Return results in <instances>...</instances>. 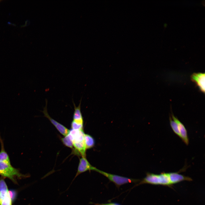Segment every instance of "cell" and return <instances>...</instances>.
Listing matches in <instances>:
<instances>
[{"label":"cell","mask_w":205,"mask_h":205,"mask_svg":"<svg viewBox=\"0 0 205 205\" xmlns=\"http://www.w3.org/2000/svg\"><path fill=\"white\" fill-rule=\"evenodd\" d=\"M96 167L91 165L86 159V157H82L79 159L77 171L74 179L79 174L88 170L94 171Z\"/></svg>","instance_id":"obj_7"},{"label":"cell","mask_w":205,"mask_h":205,"mask_svg":"<svg viewBox=\"0 0 205 205\" xmlns=\"http://www.w3.org/2000/svg\"><path fill=\"white\" fill-rule=\"evenodd\" d=\"M173 120L177 124L180 132L181 137L183 141L186 145L189 144V139L187 135V131L184 125L173 114H172Z\"/></svg>","instance_id":"obj_9"},{"label":"cell","mask_w":205,"mask_h":205,"mask_svg":"<svg viewBox=\"0 0 205 205\" xmlns=\"http://www.w3.org/2000/svg\"><path fill=\"white\" fill-rule=\"evenodd\" d=\"M71 126V129L75 130H81L83 129V124L77 123L72 120Z\"/></svg>","instance_id":"obj_15"},{"label":"cell","mask_w":205,"mask_h":205,"mask_svg":"<svg viewBox=\"0 0 205 205\" xmlns=\"http://www.w3.org/2000/svg\"><path fill=\"white\" fill-rule=\"evenodd\" d=\"M47 101H46V105L42 111L45 117L48 119L51 123L55 127L57 130L63 135L65 136L69 133V130L63 125L52 118L49 115L47 110Z\"/></svg>","instance_id":"obj_6"},{"label":"cell","mask_w":205,"mask_h":205,"mask_svg":"<svg viewBox=\"0 0 205 205\" xmlns=\"http://www.w3.org/2000/svg\"><path fill=\"white\" fill-rule=\"evenodd\" d=\"M192 81L196 85L200 91L204 93L205 89V75L204 73H194L191 76Z\"/></svg>","instance_id":"obj_8"},{"label":"cell","mask_w":205,"mask_h":205,"mask_svg":"<svg viewBox=\"0 0 205 205\" xmlns=\"http://www.w3.org/2000/svg\"><path fill=\"white\" fill-rule=\"evenodd\" d=\"M2 1L1 0H0V2L1 1Z\"/></svg>","instance_id":"obj_18"},{"label":"cell","mask_w":205,"mask_h":205,"mask_svg":"<svg viewBox=\"0 0 205 205\" xmlns=\"http://www.w3.org/2000/svg\"><path fill=\"white\" fill-rule=\"evenodd\" d=\"M177 183L178 179L176 172H163L159 174L148 173L138 184H148L171 187L173 184Z\"/></svg>","instance_id":"obj_1"},{"label":"cell","mask_w":205,"mask_h":205,"mask_svg":"<svg viewBox=\"0 0 205 205\" xmlns=\"http://www.w3.org/2000/svg\"><path fill=\"white\" fill-rule=\"evenodd\" d=\"M169 120L170 126L174 132L180 138V134L177 124L171 117Z\"/></svg>","instance_id":"obj_14"},{"label":"cell","mask_w":205,"mask_h":205,"mask_svg":"<svg viewBox=\"0 0 205 205\" xmlns=\"http://www.w3.org/2000/svg\"><path fill=\"white\" fill-rule=\"evenodd\" d=\"M0 175L8 178L14 182L16 177L22 178L25 176L20 173L19 170L9 164L0 161Z\"/></svg>","instance_id":"obj_3"},{"label":"cell","mask_w":205,"mask_h":205,"mask_svg":"<svg viewBox=\"0 0 205 205\" xmlns=\"http://www.w3.org/2000/svg\"><path fill=\"white\" fill-rule=\"evenodd\" d=\"M61 140L62 142L65 146L73 148V145L72 141L68 134L64 138H62Z\"/></svg>","instance_id":"obj_13"},{"label":"cell","mask_w":205,"mask_h":205,"mask_svg":"<svg viewBox=\"0 0 205 205\" xmlns=\"http://www.w3.org/2000/svg\"><path fill=\"white\" fill-rule=\"evenodd\" d=\"M81 99L77 106H76L75 103L73 102L74 110L73 121L77 123L83 124V119L81 110Z\"/></svg>","instance_id":"obj_10"},{"label":"cell","mask_w":205,"mask_h":205,"mask_svg":"<svg viewBox=\"0 0 205 205\" xmlns=\"http://www.w3.org/2000/svg\"><path fill=\"white\" fill-rule=\"evenodd\" d=\"M102 205H118L114 203H110L107 204H102Z\"/></svg>","instance_id":"obj_17"},{"label":"cell","mask_w":205,"mask_h":205,"mask_svg":"<svg viewBox=\"0 0 205 205\" xmlns=\"http://www.w3.org/2000/svg\"><path fill=\"white\" fill-rule=\"evenodd\" d=\"M85 139L86 149L91 148L93 147L95 144V140L91 136L85 134Z\"/></svg>","instance_id":"obj_12"},{"label":"cell","mask_w":205,"mask_h":205,"mask_svg":"<svg viewBox=\"0 0 205 205\" xmlns=\"http://www.w3.org/2000/svg\"><path fill=\"white\" fill-rule=\"evenodd\" d=\"M1 149L0 151V161L9 164H11L9 157L5 151L2 140L0 136Z\"/></svg>","instance_id":"obj_11"},{"label":"cell","mask_w":205,"mask_h":205,"mask_svg":"<svg viewBox=\"0 0 205 205\" xmlns=\"http://www.w3.org/2000/svg\"><path fill=\"white\" fill-rule=\"evenodd\" d=\"M12 200L7 185L3 179H0V205H12Z\"/></svg>","instance_id":"obj_5"},{"label":"cell","mask_w":205,"mask_h":205,"mask_svg":"<svg viewBox=\"0 0 205 205\" xmlns=\"http://www.w3.org/2000/svg\"><path fill=\"white\" fill-rule=\"evenodd\" d=\"M9 193L12 201L15 198L16 193L15 191L13 190L9 191Z\"/></svg>","instance_id":"obj_16"},{"label":"cell","mask_w":205,"mask_h":205,"mask_svg":"<svg viewBox=\"0 0 205 205\" xmlns=\"http://www.w3.org/2000/svg\"><path fill=\"white\" fill-rule=\"evenodd\" d=\"M73 142V145L83 157H86V148L85 139V134L83 130L71 129L68 134Z\"/></svg>","instance_id":"obj_2"},{"label":"cell","mask_w":205,"mask_h":205,"mask_svg":"<svg viewBox=\"0 0 205 205\" xmlns=\"http://www.w3.org/2000/svg\"><path fill=\"white\" fill-rule=\"evenodd\" d=\"M94 171L99 173L106 177L109 180L114 183L117 186H120L124 184L136 182L139 181L137 179L129 178L114 174L109 173L101 171L95 168Z\"/></svg>","instance_id":"obj_4"}]
</instances>
